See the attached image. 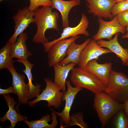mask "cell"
<instances>
[{
	"instance_id": "6da1fadb",
	"label": "cell",
	"mask_w": 128,
	"mask_h": 128,
	"mask_svg": "<svg viewBox=\"0 0 128 128\" xmlns=\"http://www.w3.org/2000/svg\"><path fill=\"white\" fill-rule=\"evenodd\" d=\"M53 9L51 6H42L34 12V23L37 30L32 38L34 43L43 45L47 43L49 41L45 35L46 31L51 29L59 30L58 24L59 15L57 12L52 11Z\"/></svg>"
},
{
	"instance_id": "7a4b0ae2",
	"label": "cell",
	"mask_w": 128,
	"mask_h": 128,
	"mask_svg": "<svg viewBox=\"0 0 128 128\" xmlns=\"http://www.w3.org/2000/svg\"><path fill=\"white\" fill-rule=\"evenodd\" d=\"M95 95L93 107L101 126L104 127L119 111L123 109L124 104L116 101L104 91Z\"/></svg>"
},
{
	"instance_id": "3957f363",
	"label": "cell",
	"mask_w": 128,
	"mask_h": 128,
	"mask_svg": "<svg viewBox=\"0 0 128 128\" xmlns=\"http://www.w3.org/2000/svg\"><path fill=\"white\" fill-rule=\"evenodd\" d=\"M71 82L75 87L88 89L94 94L104 91L106 86L84 69L74 67L71 70Z\"/></svg>"
},
{
	"instance_id": "277c9868",
	"label": "cell",
	"mask_w": 128,
	"mask_h": 128,
	"mask_svg": "<svg viewBox=\"0 0 128 128\" xmlns=\"http://www.w3.org/2000/svg\"><path fill=\"white\" fill-rule=\"evenodd\" d=\"M106 86L104 91L117 102L123 103L128 99V76L124 73L112 69Z\"/></svg>"
},
{
	"instance_id": "5b68a950",
	"label": "cell",
	"mask_w": 128,
	"mask_h": 128,
	"mask_svg": "<svg viewBox=\"0 0 128 128\" xmlns=\"http://www.w3.org/2000/svg\"><path fill=\"white\" fill-rule=\"evenodd\" d=\"M44 80L46 84L45 88L43 90L41 93L36 98L28 101L27 104L29 106L33 107L38 102L45 101L48 102L47 106L53 107L55 109L59 108L62 104L64 92L61 91V87L55 83L51 79L45 78Z\"/></svg>"
},
{
	"instance_id": "8992f818",
	"label": "cell",
	"mask_w": 128,
	"mask_h": 128,
	"mask_svg": "<svg viewBox=\"0 0 128 128\" xmlns=\"http://www.w3.org/2000/svg\"><path fill=\"white\" fill-rule=\"evenodd\" d=\"M66 84L67 90L64 92L62 101H65V104L64 109L60 112H58L51 109L59 116L61 126L60 128L67 127L70 120V111L76 95L82 89L79 87H73L71 85V82L66 80Z\"/></svg>"
},
{
	"instance_id": "52a82bcc",
	"label": "cell",
	"mask_w": 128,
	"mask_h": 128,
	"mask_svg": "<svg viewBox=\"0 0 128 128\" xmlns=\"http://www.w3.org/2000/svg\"><path fill=\"white\" fill-rule=\"evenodd\" d=\"M34 12L31 11L27 7L19 9L13 17L15 23L14 33L8 41L12 44L16 41L18 36L31 23H34Z\"/></svg>"
},
{
	"instance_id": "ba28073f",
	"label": "cell",
	"mask_w": 128,
	"mask_h": 128,
	"mask_svg": "<svg viewBox=\"0 0 128 128\" xmlns=\"http://www.w3.org/2000/svg\"><path fill=\"white\" fill-rule=\"evenodd\" d=\"M98 21L99 28L97 33L92 37V39L96 41L105 39L110 40L112 39L114 35L119 32L124 34L126 31V28L118 23L117 15L110 21H105L101 18H98Z\"/></svg>"
},
{
	"instance_id": "9c48e42d",
	"label": "cell",
	"mask_w": 128,
	"mask_h": 128,
	"mask_svg": "<svg viewBox=\"0 0 128 128\" xmlns=\"http://www.w3.org/2000/svg\"><path fill=\"white\" fill-rule=\"evenodd\" d=\"M80 37L79 36L59 40L53 44L48 52V65L51 67L60 64L67 56L66 51L70 45Z\"/></svg>"
},
{
	"instance_id": "30bf717a",
	"label": "cell",
	"mask_w": 128,
	"mask_h": 128,
	"mask_svg": "<svg viewBox=\"0 0 128 128\" xmlns=\"http://www.w3.org/2000/svg\"><path fill=\"white\" fill-rule=\"evenodd\" d=\"M89 24V22L87 16L84 14L82 13L80 21L77 25L74 27L69 26L64 28L60 37L43 44L45 51L48 52L51 46L59 40L80 34L83 35L86 37L89 36L90 34L87 30Z\"/></svg>"
},
{
	"instance_id": "8fae6325",
	"label": "cell",
	"mask_w": 128,
	"mask_h": 128,
	"mask_svg": "<svg viewBox=\"0 0 128 128\" xmlns=\"http://www.w3.org/2000/svg\"><path fill=\"white\" fill-rule=\"evenodd\" d=\"M112 53L107 49L101 47L96 41L91 38L81 53L78 67L84 69L89 61L93 59L97 60L101 56Z\"/></svg>"
},
{
	"instance_id": "7c38bea8",
	"label": "cell",
	"mask_w": 128,
	"mask_h": 128,
	"mask_svg": "<svg viewBox=\"0 0 128 128\" xmlns=\"http://www.w3.org/2000/svg\"><path fill=\"white\" fill-rule=\"evenodd\" d=\"M8 70L12 76V85L14 90V94L17 95L18 97L19 102L18 106L21 103L26 105L27 103V101L30 98L28 84L25 82V76L18 73L13 65Z\"/></svg>"
},
{
	"instance_id": "4fadbf2b",
	"label": "cell",
	"mask_w": 128,
	"mask_h": 128,
	"mask_svg": "<svg viewBox=\"0 0 128 128\" xmlns=\"http://www.w3.org/2000/svg\"><path fill=\"white\" fill-rule=\"evenodd\" d=\"M89 13L94 16L112 20L114 17L111 13L112 6L116 3L113 0H85Z\"/></svg>"
},
{
	"instance_id": "5bb4252c",
	"label": "cell",
	"mask_w": 128,
	"mask_h": 128,
	"mask_svg": "<svg viewBox=\"0 0 128 128\" xmlns=\"http://www.w3.org/2000/svg\"><path fill=\"white\" fill-rule=\"evenodd\" d=\"M96 59L88 62L84 69L106 85H108L112 65L111 62L100 64Z\"/></svg>"
},
{
	"instance_id": "9a60e30c",
	"label": "cell",
	"mask_w": 128,
	"mask_h": 128,
	"mask_svg": "<svg viewBox=\"0 0 128 128\" xmlns=\"http://www.w3.org/2000/svg\"><path fill=\"white\" fill-rule=\"evenodd\" d=\"M119 33L116 34L114 38L108 41L101 39L97 41L101 47L105 48L115 53L122 61V64L125 65L128 62V49L123 48L118 41Z\"/></svg>"
},
{
	"instance_id": "2e32d148",
	"label": "cell",
	"mask_w": 128,
	"mask_h": 128,
	"mask_svg": "<svg viewBox=\"0 0 128 128\" xmlns=\"http://www.w3.org/2000/svg\"><path fill=\"white\" fill-rule=\"evenodd\" d=\"M3 96L9 109L3 116L0 117V121L2 123L8 120L10 123V125L8 128H14L18 122H23L27 119L28 117L23 116L17 112L14 107L17 102L15 101L13 98L11 97L9 94L3 95Z\"/></svg>"
},
{
	"instance_id": "e0dca14e",
	"label": "cell",
	"mask_w": 128,
	"mask_h": 128,
	"mask_svg": "<svg viewBox=\"0 0 128 128\" xmlns=\"http://www.w3.org/2000/svg\"><path fill=\"white\" fill-rule=\"evenodd\" d=\"M52 8L58 10L60 13L62 18V26L63 28L69 26V15L71 9L73 7L79 5L80 0H51Z\"/></svg>"
},
{
	"instance_id": "ac0fdd59",
	"label": "cell",
	"mask_w": 128,
	"mask_h": 128,
	"mask_svg": "<svg viewBox=\"0 0 128 128\" xmlns=\"http://www.w3.org/2000/svg\"><path fill=\"white\" fill-rule=\"evenodd\" d=\"M27 38V35L25 33L23 32L18 36L16 42L11 45L10 55L12 58L27 60L32 55V53L28 50L26 45Z\"/></svg>"
},
{
	"instance_id": "d6986e66",
	"label": "cell",
	"mask_w": 128,
	"mask_h": 128,
	"mask_svg": "<svg viewBox=\"0 0 128 128\" xmlns=\"http://www.w3.org/2000/svg\"><path fill=\"white\" fill-rule=\"evenodd\" d=\"M90 39H87L81 44H76L75 41L72 42L67 50V56L60 62V64L64 66L69 63H73L78 65L81 53Z\"/></svg>"
},
{
	"instance_id": "ffe728a7",
	"label": "cell",
	"mask_w": 128,
	"mask_h": 128,
	"mask_svg": "<svg viewBox=\"0 0 128 128\" xmlns=\"http://www.w3.org/2000/svg\"><path fill=\"white\" fill-rule=\"evenodd\" d=\"M76 65L75 63H70L64 66L57 64L53 66L54 82L61 87L64 92L66 91L65 82L69 73Z\"/></svg>"
},
{
	"instance_id": "44dd1931",
	"label": "cell",
	"mask_w": 128,
	"mask_h": 128,
	"mask_svg": "<svg viewBox=\"0 0 128 128\" xmlns=\"http://www.w3.org/2000/svg\"><path fill=\"white\" fill-rule=\"evenodd\" d=\"M17 61L23 64L25 67L24 70L22 69L23 72L26 75L28 80L27 83L29 89V95L30 99L35 97H37L40 94L41 90L40 89L41 85L38 83L36 85H34L32 81L33 80L31 72L33 66V64L29 62L27 59H18Z\"/></svg>"
},
{
	"instance_id": "7402d4cb",
	"label": "cell",
	"mask_w": 128,
	"mask_h": 128,
	"mask_svg": "<svg viewBox=\"0 0 128 128\" xmlns=\"http://www.w3.org/2000/svg\"><path fill=\"white\" fill-rule=\"evenodd\" d=\"M52 117L47 114L39 120L29 121L27 119L24 121L29 128H56L58 122L56 114L52 111Z\"/></svg>"
},
{
	"instance_id": "603a6c76",
	"label": "cell",
	"mask_w": 128,
	"mask_h": 128,
	"mask_svg": "<svg viewBox=\"0 0 128 128\" xmlns=\"http://www.w3.org/2000/svg\"><path fill=\"white\" fill-rule=\"evenodd\" d=\"M12 44L8 41L0 50V69H8L13 65L14 61L11 57L10 50Z\"/></svg>"
},
{
	"instance_id": "cb8c5ba5",
	"label": "cell",
	"mask_w": 128,
	"mask_h": 128,
	"mask_svg": "<svg viewBox=\"0 0 128 128\" xmlns=\"http://www.w3.org/2000/svg\"><path fill=\"white\" fill-rule=\"evenodd\" d=\"M113 123L116 128H128V117L123 109L120 110L114 115Z\"/></svg>"
},
{
	"instance_id": "d4e9b609",
	"label": "cell",
	"mask_w": 128,
	"mask_h": 128,
	"mask_svg": "<svg viewBox=\"0 0 128 128\" xmlns=\"http://www.w3.org/2000/svg\"><path fill=\"white\" fill-rule=\"evenodd\" d=\"M83 116V113L81 112L73 114L70 116V120L68 127L76 125L82 128H88L87 123L84 121Z\"/></svg>"
},
{
	"instance_id": "484cf974",
	"label": "cell",
	"mask_w": 128,
	"mask_h": 128,
	"mask_svg": "<svg viewBox=\"0 0 128 128\" xmlns=\"http://www.w3.org/2000/svg\"><path fill=\"white\" fill-rule=\"evenodd\" d=\"M29 9L31 11L34 12L39 9L40 6H50L53 5L51 0H29Z\"/></svg>"
},
{
	"instance_id": "4316f807",
	"label": "cell",
	"mask_w": 128,
	"mask_h": 128,
	"mask_svg": "<svg viewBox=\"0 0 128 128\" xmlns=\"http://www.w3.org/2000/svg\"><path fill=\"white\" fill-rule=\"evenodd\" d=\"M128 9V0L116 3L112 7L111 13L113 16Z\"/></svg>"
},
{
	"instance_id": "83f0119b",
	"label": "cell",
	"mask_w": 128,
	"mask_h": 128,
	"mask_svg": "<svg viewBox=\"0 0 128 128\" xmlns=\"http://www.w3.org/2000/svg\"><path fill=\"white\" fill-rule=\"evenodd\" d=\"M117 20L121 26L125 27L128 26V9L117 15Z\"/></svg>"
},
{
	"instance_id": "f1b7e54d",
	"label": "cell",
	"mask_w": 128,
	"mask_h": 128,
	"mask_svg": "<svg viewBox=\"0 0 128 128\" xmlns=\"http://www.w3.org/2000/svg\"><path fill=\"white\" fill-rule=\"evenodd\" d=\"M15 91L13 87H9L6 89L0 88V94L3 95L7 94L9 93H14Z\"/></svg>"
},
{
	"instance_id": "f546056e",
	"label": "cell",
	"mask_w": 128,
	"mask_h": 128,
	"mask_svg": "<svg viewBox=\"0 0 128 128\" xmlns=\"http://www.w3.org/2000/svg\"><path fill=\"white\" fill-rule=\"evenodd\" d=\"M124 104L123 110L125 113L128 117V99L123 103Z\"/></svg>"
},
{
	"instance_id": "4dcf8cb0",
	"label": "cell",
	"mask_w": 128,
	"mask_h": 128,
	"mask_svg": "<svg viewBox=\"0 0 128 128\" xmlns=\"http://www.w3.org/2000/svg\"><path fill=\"white\" fill-rule=\"evenodd\" d=\"M126 31V33L121 38H127L128 39V32L127 31ZM125 65L126 66H128V62Z\"/></svg>"
},
{
	"instance_id": "1f68e13d",
	"label": "cell",
	"mask_w": 128,
	"mask_h": 128,
	"mask_svg": "<svg viewBox=\"0 0 128 128\" xmlns=\"http://www.w3.org/2000/svg\"><path fill=\"white\" fill-rule=\"evenodd\" d=\"M116 3L119 2H120L125 1H128V0H113Z\"/></svg>"
},
{
	"instance_id": "d6a6232c",
	"label": "cell",
	"mask_w": 128,
	"mask_h": 128,
	"mask_svg": "<svg viewBox=\"0 0 128 128\" xmlns=\"http://www.w3.org/2000/svg\"><path fill=\"white\" fill-rule=\"evenodd\" d=\"M126 31L128 32V26L126 28Z\"/></svg>"
},
{
	"instance_id": "836d02e7",
	"label": "cell",
	"mask_w": 128,
	"mask_h": 128,
	"mask_svg": "<svg viewBox=\"0 0 128 128\" xmlns=\"http://www.w3.org/2000/svg\"><path fill=\"white\" fill-rule=\"evenodd\" d=\"M3 0H0V2H1Z\"/></svg>"
}]
</instances>
